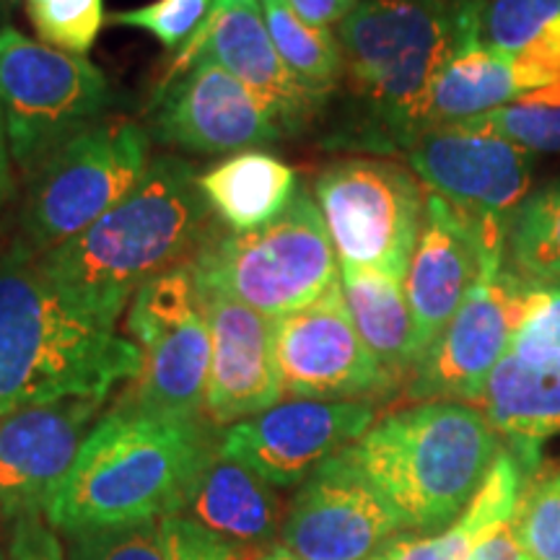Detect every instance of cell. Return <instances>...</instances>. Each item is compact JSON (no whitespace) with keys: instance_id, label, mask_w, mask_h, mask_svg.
<instances>
[{"instance_id":"836d02e7","label":"cell","mask_w":560,"mask_h":560,"mask_svg":"<svg viewBox=\"0 0 560 560\" xmlns=\"http://www.w3.org/2000/svg\"><path fill=\"white\" fill-rule=\"evenodd\" d=\"M68 560H166L161 522L68 532Z\"/></svg>"},{"instance_id":"7a4b0ae2","label":"cell","mask_w":560,"mask_h":560,"mask_svg":"<svg viewBox=\"0 0 560 560\" xmlns=\"http://www.w3.org/2000/svg\"><path fill=\"white\" fill-rule=\"evenodd\" d=\"M215 454L202 418L122 400L83 439L45 516L66 535L182 516Z\"/></svg>"},{"instance_id":"d4e9b609","label":"cell","mask_w":560,"mask_h":560,"mask_svg":"<svg viewBox=\"0 0 560 560\" xmlns=\"http://www.w3.org/2000/svg\"><path fill=\"white\" fill-rule=\"evenodd\" d=\"M340 289L355 330L392 382L400 384L412 376L420 350L405 280L340 265Z\"/></svg>"},{"instance_id":"5b68a950","label":"cell","mask_w":560,"mask_h":560,"mask_svg":"<svg viewBox=\"0 0 560 560\" xmlns=\"http://www.w3.org/2000/svg\"><path fill=\"white\" fill-rule=\"evenodd\" d=\"M478 13L472 0H359L340 21L342 79L389 138L408 145L418 136L433 81Z\"/></svg>"},{"instance_id":"277c9868","label":"cell","mask_w":560,"mask_h":560,"mask_svg":"<svg viewBox=\"0 0 560 560\" xmlns=\"http://www.w3.org/2000/svg\"><path fill=\"white\" fill-rule=\"evenodd\" d=\"M499 433L475 405L433 400L376 420L340 457L392 503L408 529L457 522L499 457Z\"/></svg>"},{"instance_id":"6da1fadb","label":"cell","mask_w":560,"mask_h":560,"mask_svg":"<svg viewBox=\"0 0 560 560\" xmlns=\"http://www.w3.org/2000/svg\"><path fill=\"white\" fill-rule=\"evenodd\" d=\"M140 371L136 342L13 247L0 260V412L107 400Z\"/></svg>"},{"instance_id":"b9f144b4","label":"cell","mask_w":560,"mask_h":560,"mask_svg":"<svg viewBox=\"0 0 560 560\" xmlns=\"http://www.w3.org/2000/svg\"><path fill=\"white\" fill-rule=\"evenodd\" d=\"M260 560H301V558H296V556H293V552H289L285 548H280V545H276V548L265 552Z\"/></svg>"},{"instance_id":"ab89813d","label":"cell","mask_w":560,"mask_h":560,"mask_svg":"<svg viewBox=\"0 0 560 560\" xmlns=\"http://www.w3.org/2000/svg\"><path fill=\"white\" fill-rule=\"evenodd\" d=\"M11 151H9V132H5V117L0 107V195L5 200L13 195V174H11Z\"/></svg>"},{"instance_id":"7c38bea8","label":"cell","mask_w":560,"mask_h":560,"mask_svg":"<svg viewBox=\"0 0 560 560\" xmlns=\"http://www.w3.org/2000/svg\"><path fill=\"white\" fill-rule=\"evenodd\" d=\"M527 289L529 280L514 270L486 272L444 332L420 355L408 384L410 400L478 402L493 369L511 350Z\"/></svg>"},{"instance_id":"1f68e13d","label":"cell","mask_w":560,"mask_h":560,"mask_svg":"<svg viewBox=\"0 0 560 560\" xmlns=\"http://www.w3.org/2000/svg\"><path fill=\"white\" fill-rule=\"evenodd\" d=\"M457 125L509 140L529 156L532 153H560V104L516 102Z\"/></svg>"},{"instance_id":"7bdbcfd3","label":"cell","mask_w":560,"mask_h":560,"mask_svg":"<svg viewBox=\"0 0 560 560\" xmlns=\"http://www.w3.org/2000/svg\"><path fill=\"white\" fill-rule=\"evenodd\" d=\"M16 5V0H0V19L9 16V11Z\"/></svg>"},{"instance_id":"30bf717a","label":"cell","mask_w":560,"mask_h":560,"mask_svg":"<svg viewBox=\"0 0 560 560\" xmlns=\"http://www.w3.org/2000/svg\"><path fill=\"white\" fill-rule=\"evenodd\" d=\"M140 371L125 400L177 418H206L210 322L190 265L151 278L128 304Z\"/></svg>"},{"instance_id":"ac0fdd59","label":"cell","mask_w":560,"mask_h":560,"mask_svg":"<svg viewBox=\"0 0 560 560\" xmlns=\"http://www.w3.org/2000/svg\"><path fill=\"white\" fill-rule=\"evenodd\" d=\"M210 322L206 416L213 425L236 423L283 397L276 361V319L249 310L226 291L198 285Z\"/></svg>"},{"instance_id":"7402d4cb","label":"cell","mask_w":560,"mask_h":560,"mask_svg":"<svg viewBox=\"0 0 560 560\" xmlns=\"http://www.w3.org/2000/svg\"><path fill=\"white\" fill-rule=\"evenodd\" d=\"M475 405L495 433L514 444L520 462L535 467L537 446L560 433V350H509Z\"/></svg>"},{"instance_id":"52a82bcc","label":"cell","mask_w":560,"mask_h":560,"mask_svg":"<svg viewBox=\"0 0 560 560\" xmlns=\"http://www.w3.org/2000/svg\"><path fill=\"white\" fill-rule=\"evenodd\" d=\"M143 125L109 117L55 149L26 179L19 249L42 257L94 226L151 166Z\"/></svg>"},{"instance_id":"d6986e66","label":"cell","mask_w":560,"mask_h":560,"mask_svg":"<svg viewBox=\"0 0 560 560\" xmlns=\"http://www.w3.org/2000/svg\"><path fill=\"white\" fill-rule=\"evenodd\" d=\"M198 58L215 62L234 75L242 86H247L285 136L304 130L322 107L317 96L301 86L285 68V62L280 60L268 24H265L260 0L234 5L208 21L192 39V45L174 58L164 81L177 79L182 70L190 68Z\"/></svg>"},{"instance_id":"e575fe53","label":"cell","mask_w":560,"mask_h":560,"mask_svg":"<svg viewBox=\"0 0 560 560\" xmlns=\"http://www.w3.org/2000/svg\"><path fill=\"white\" fill-rule=\"evenodd\" d=\"M166 560H260V545L231 542L213 532L198 527L185 516L161 520Z\"/></svg>"},{"instance_id":"ba28073f","label":"cell","mask_w":560,"mask_h":560,"mask_svg":"<svg viewBox=\"0 0 560 560\" xmlns=\"http://www.w3.org/2000/svg\"><path fill=\"white\" fill-rule=\"evenodd\" d=\"M112 104L102 68L16 30H0V107L11 161L30 177L55 149L100 122Z\"/></svg>"},{"instance_id":"8992f818","label":"cell","mask_w":560,"mask_h":560,"mask_svg":"<svg viewBox=\"0 0 560 560\" xmlns=\"http://www.w3.org/2000/svg\"><path fill=\"white\" fill-rule=\"evenodd\" d=\"M190 268L198 285L226 291L270 319L306 310L340 280L325 219L304 187L268 226L244 234L215 226Z\"/></svg>"},{"instance_id":"484cf974","label":"cell","mask_w":560,"mask_h":560,"mask_svg":"<svg viewBox=\"0 0 560 560\" xmlns=\"http://www.w3.org/2000/svg\"><path fill=\"white\" fill-rule=\"evenodd\" d=\"M522 462L514 454L501 452L480 482L478 493L467 509L441 535L420 540H395L369 560H467L480 540L501 524L511 522L522 495Z\"/></svg>"},{"instance_id":"9a60e30c","label":"cell","mask_w":560,"mask_h":560,"mask_svg":"<svg viewBox=\"0 0 560 560\" xmlns=\"http://www.w3.org/2000/svg\"><path fill=\"white\" fill-rule=\"evenodd\" d=\"M402 529L392 503L335 454L301 482L278 537L301 560H369Z\"/></svg>"},{"instance_id":"8fae6325","label":"cell","mask_w":560,"mask_h":560,"mask_svg":"<svg viewBox=\"0 0 560 560\" xmlns=\"http://www.w3.org/2000/svg\"><path fill=\"white\" fill-rule=\"evenodd\" d=\"M423 187L470 226L490 257H506V236L529 195V153L462 125L423 130L405 145Z\"/></svg>"},{"instance_id":"74e56055","label":"cell","mask_w":560,"mask_h":560,"mask_svg":"<svg viewBox=\"0 0 560 560\" xmlns=\"http://www.w3.org/2000/svg\"><path fill=\"white\" fill-rule=\"evenodd\" d=\"M285 3L306 24L330 30V26H338L340 21L350 16L359 0H285Z\"/></svg>"},{"instance_id":"603a6c76","label":"cell","mask_w":560,"mask_h":560,"mask_svg":"<svg viewBox=\"0 0 560 560\" xmlns=\"http://www.w3.org/2000/svg\"><path fill=\"white\" fill-rule=\"evenodd\" d=\"M182 516L223 540L262 545L280 535L285 511L276 488L215 454Z\"/></svg>"},{"instance_id":"d590c367","label":"cell","mask_w":560,"mask_h":560,"mask_svg":"<svg viewBox=\"0 0 560 560\" xmlns=\"http://www.w3.org/2000/svg\"><path fill=\"white\" fill-rule=\"evenodd\" d=\"M511 350L514 353L560 350V285L529 283Z\"/></svg>"},{"instance_id":"4dcf8cb0","label":"cell","mask_w":560,"mask_h":560,"mask_svg":"<svg viewBox=\"0 0 560 560\" xmlns=\"http://www.w3.org/2000/svg\"><path fill=\"white\" fill-rule=\"evenodd\" d=\"M511 527L532 560H560V470L535 472L522 486Z\"/></svg>"},{"instance_id":"f546056e","label":"cell","mask_w":560,"mask_h":560,"mask_svg":"<svg viewBox=\"0 0 560 560\" xmlns=\"http://www.w3.org/2000/svg\"><path fill=\"white\" fill-rule=\"evenodd\" d=\"M24 11L42 45L83 58L107 24L104 0H24Z\"/></svg>"},{"instance_id":"44dd1931","label":"cell","mask_w":560,"mask_h":560,"mask_svg":"<svg viewBox=\"0 0 560 560\" xmlns=\"http://www.w3.org/2000/svg\"><path fill=\"white\" fill-rule=\"evenodd\" d=\"M478 21L480 13L462 37L457 52L433 81L420 115L418 136L423 130L457 125L509 107L560 79V70L490 50L478 37Z\"/></svg>"},{"instance_id":"cb8c5ba5","label":"cell","mask_w":560,"mask_h":560,"mask_svg":"<svg viewBox=\"0 0 560 560\" xmlns=\"http://www.w3.org/2000/svg\"><path fill=\"white\" fill-rule=\"evenodd\" d=\"M200 192L213 219L244 234L268 226L299 192L296 172L265 151H242L202 172Z\"/></svg>"},{"instance_id":"60d3db41","label":"cell","mask_w":560,"mask_h":560,"mask_svg":"<svg viewBox=\"0 0 560 560\" xmlns=\"http://www.w3.org/2000/svg\"><path fill=\"white\" fill-rule=\"evenodd\" d=\"M242 3H252V0H213V9H210L206 24H208V21H213L215 16H221V13H226L229 9H234V5H242ZM206 24H202V26H206Z\"/></svg>"},{"instance_id":"e0dca14e","label":"cell","mask_w":560,"mask_h":560,"mask_svg":"<svg viewBox=\"0 0 560 560\" xmlns=\"http://www.w3.org/2000/svg\"><path fill=\"white\" fill-rule=\"evenodd\" d=\"M104 400H62L0 412V516L45 514L94 429Z\"/></svg>"},{"instance_id":"2e32d148","label":"cell","mask_w":560,"mask_h":560,"mask_svg":"<svg viewBox=\"0 0 560 560\" xmlns=\"http://www.w3.org/2000/svg\"><path fill=\"white\" fill-rule=\"evenodd\" d=\"M149 136L190 153L234 156L262 151L285 132L247 86L215 62L198 58L159 86L149 109Z\"/></svg>"},{"instance_id":"4fadbf2b","label":"cell","mask_w":560,"mask_h":560,"mask_svg":"<svg viewBox=\"0 0 560 560\" xmlns=\"http://www.w3.org/2000/svg\"><path fill=\"white\" fill-rule=\"evenodd\" d=\"M276 361L291 400L369 402L397 387L355 330L340 280L306 310L276 319Z\"/></svg>"},{"instance_id":"ffe728a7","label":"cell","mask_w":560,"mask_h":560,"mask_svg":"<svg viewBox=\"0 0 560 560\" xmlns=\"http://www.w3.org/2000/svg\"><path fill=\"white\" fill-rule=\"evenodd\" d=\"M501 268L503 260L490 257L478 234L439 195L429 192L423 229L405 276L420 355L444 332L472 285L486 272Z\"/></svg>"},{"instance_id":"8d00e7d4","label":"cell","mask_w":560,"mask_h":560,"mask_svg":"<svg viewBox=\"0 0 560 560\" xmlns=\"http://www.w3.org/2000/svg\"><path fill=\"white\" fill-rule=\"evenodd\" d=\"M9 560H68L58 529L47 522L45 514H21L11 522L9 532Z\"/></svg>"},{"instance_id":"83f0119b","label":"cell","mask_w":560,"mask_h":560,"mask_svg":"<svg viewBox=\"0 0 560 560\" xmlns=\"http://www.w3.org/2000/svg\"><path fill=\"white\" fill-rule=\"evenodd\" d=\"M478 37L490 50L560 70V0H490Z\"/></svg>"},{"instance_id":"f35d334b","label":"cell","mask_w":560,"mask_h":560,"mask_svg":"<svg viewBox=\"0 0 560 560\" xmlns=\"http://www.w3.org/2000/svg\"><path fill=\"white\" fill-rule=\"evenodd\" d=\"M467 560H532L527 550L522 548L520 537H516L511 522L495 527L486 540H480L478 548L472 550V556Z\"/></svg>"},{"instance_id":"4316f807","label":"cell","mask_w":560,"mask_h":560,"mask_svg":"<svg viewBox=\"0 0 560 560\" xmlns=\"http://www.w3.org/2000/svg\"><path fill=\"white\" fill-rule=\"evenodd\" d=\"M270 39L291 75L325 104L346 75L338 34L301 21L285 0H260Z\"/></svg>"},{"instance_id":"3957f363","label":"cell","mask_w":560,"mask_h":560,"mask_svg":"<svg viewBox=\"0 0 560 560\" xmlns=\"http://www.w3.org/2000/svg\"><path fill=\"white\" fill-rule=\"evenodd\" d=\"M198 177L185 159H153L109 213L37 262L89 310L117 322L140 285L190 265L215 229Z\"/></svg>"},{"instance_id":"ee69618b","label":"cell","mask_w":560,"mask_h":560,"mask_svg":"<svg viewBox=\"0 0 560 560\" xmlns=\"http://www.w3.org/2000/svg\"><path fill=\"white\" fill-rule=\"evenodd\" d=\"M3 202H5V198H3V195H0V208H3Z\"/></svg>"},{"instance_id":"f6af8a7d","label":"cell","mask_w":560,"mask_h":560,"mask_svg":"<svg viewBox=\"0 0 560 560\" xmlns=\"http://www.w3.org/2000/svg\"><path fill=\"white\" fill-rule=\"evenodd\" d=\"M0 560H5V556H3V548H0Z\"/></svg>"},{"instance_id":"f1b7e54d","label":"cell","mask_w":560,"mask_h":560,"mask_svg":"<svg viewBox=\"0 0 560 560\" xmlns=\"http://www.w3.org/2000/svg\"><path fill=\"white\" fill-rule=\"evenodd\" d=\"M506 252L516 276L560 285V182L527 195L509 226Z\"/></svg>"},{"instance_id":"9c48e42d","label":"cell","mask_w":560,"mask_h":560,"mask_svg":"<svg viewBox=\"0 0 560 560\" xmlns=\"http://www.w3.org/2000/svg\"><path fill=\"white\" fill-rule=\"evenodd\" d=\"M423 182L387 159L335 161L314 200L340 265L405 280L425 215Z\"/></svg>"},{"instance_id":"5bb4252c","label":"cell","mask_w":560,"mask_h":560,"mask_svg":"<svg viewBox=\"0 0 560 560\" xmlns=\"http://www.w3.org/2000/svg\"><path fill=\"white\" fill-rule=\"evenodd\" d=\"M374 423V405L363 400H289L226 425L219 454L272 488H289L304 482Z\"/></svg>"},{"instance_id":"d6a6232c","label":"cell","mask_w":560,"mask_h":560,"mask_svg":"<svg viewBox=\"0 0 560 560\" xmlns=\"http://www.w3.org/2000/svg\"><path fill=\"white\" fill-rule=\"evenodd\" d=\"M210 9L213 0H151L138 9L107 13V24L140 30L151 34L170 52H185L206 24Z\"/></svg>"}]
</instances>
